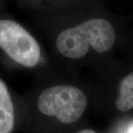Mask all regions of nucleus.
<instances>
[{
    "label": "nucleus",
    "mask_w": 133,
    "mask_h": 133,
    "mask_svg": "<svg viewBox=\"0 0 133 133\" xmlns=\"http://www.w3.org/2000/svg\"><path fill=\"white\" fill-rule=\"evenodd\" d=\"M88 98L80 88L70 84L49 87L40 92L36 107L40 113L64 124L76 122L84 114Z\"/></svg>",
    "instance_id": "nucleus-2"
},
{
    "label": "nucleus",
    "mask_w": 133,
    "mask_h": 133,
    "mask_svg": "<svg viewBox=\"0 0 133 133\" xmlns=\"http://www.w3.org/2000/svg\"><path fill=\"white\" fill-rule=\"evenodd\" d=\"M128 133H133V127L129 129V131Z\"/></svg>",
    "instance_id": "nucleus-8"
},
{
    "label": "nucleus",
    "mask_w": 133,
    "mask_h": 133,
    "mask_svg": "<svg viewBox=\"0 0 133 133\" xmlns=\"http://www.w3.org/2000/svg\"><path fill=\"white\" fill-rule=\"evenodd\" d=\"M103 0H86L56 9L40 10L39 22L53 35L63 57L78 60L90 52L104 53L114 47L117 30Z\"/></svg>",
    "instance_id": "nucleus-1"
},
{
    "label": "nucleus",
    "mask_w": 133,
    "mask_h": 133,
    "mask_svg": "<svg viewBox=\"0 0 133 133\" xmlns=\"http://www.w3.org/2000/svg\"><path fill=\"white\" fill-rule=\"evenodd\" d=\"M0 48L20 66L33 68L40 62L41 47L31 33L14 19H0Z\"/></svg>",
    "instance_id": "nucleus-3"
},
{
    "label": "nucleus",
    "mask_w": 133,
    "mask_h": 133,
    "mask_svg": "<svg viewBox=\"0 0 133 133\" xmlns=\"http://www.w3.org/2000/svg\"><path fill=\"white\" fill-rule=\"evenodd\" d=\"M24 6L36 11L56 9L73 5L86 0H19Z\"/></svg>",
    "instance_id": "nucleus-6"
},
{
    "label": "nucleus",
    "mask_w": 133,
    "mask_h": 133,
    "mask_svg": "<svg viewBox=\"0 0 133 133\" xmlns=\"http://www.w3.org/2000/svg\"><path fill=\"white\" fill-rule=\"evenodd\" d=\"M115 106L122 112L133 109V72L124 76L120 81Z\"/></svg>",
    "instance_id": "nucleus-5"
},
{
    "label": "nucleus",
    "mask_w": 133,
    "mask_h": 133,
    "mask_svg": "<svg viewBox=\"0 0 133 133\" xmlns=\"http://www.w3.org/2000/svg\"><path fill=\"white\" fill-rule=\"evenodd\" d=\"M15 123L14 106L8 88L0 79V133H11Z\"/></svg>",
    "instance_id": "nucleus-4"
},
{
    "label": "nucleus",
    "mask_w": 133,
    "mask_h": 133,
    "mask_svg": "<svg viewBox=\"0 0 133 133\" xmlns=\"http://www.w3.org/2000/svg\"><path fill=\"white\" fill-rule=\"evenodd\" d=\"M77 133H96L95 131L92 130V129H84V130H81L80 132Z\"/></svg>",
    "instance_id": "nucleus-7"
}]
</instances>
